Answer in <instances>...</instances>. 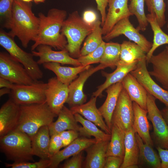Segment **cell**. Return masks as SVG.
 <instances>
[{
  "instance_id": "obj_31",
  "label": "cell",
  "mask_w": 168,
  "mask_h": 168,
  "mask_svg": "<svg viewBox=\"0 0 168 168\" xmlns=\"http://www.w3.org/2000/svg\"><path fill=\"white\" fill-rule=\"evenodd\" d=\"M76 121L80 123L82 126L80 127L79 134L84 137L90 138L93 136L96 139V142L104 141H110L111 134H108L99 129L94 123L84 119L78 113L74 114Z\"/></svg>"
},
{
  "instance_id": "obj_30",
  "label": "cell",
  "mask_w": 168,
  "mask_h": 168,
  "mask_svg": "<svg viewBox=\"0 0 168 168\" xmlns=\"http://www.w3.org/2000/svg\"><path fill=\"white\" fill-rule=\"evenodd\" d=\"M146 16L148 22L150 24L153 33L152 47L146 54L147 62L148 63L155 50L158 47L164 44H168V35L161 29L155 13H149Z\"/></svg>"
},
{
  "instance_id": "obj_39",
  "label": "cell",
  "mask_w": 168,
  "mask_h": 168,
  "mask_svg": "<svg viewBox=\"0 0 168 168\" xmlns=\"http://www.w3.org/2000/svg\"><path fill=\"white\" fill-rule=\"evenodd\" d=\"M14 0H0V19L2 26L9 29L12 14Z\"/></svg>"
},
{
  "instance_id": "obj_28",
  "label": "cell",
  "mask_w": 168,
  "mask_h": 168,
  "mask_svg": "<svg viewBox=\"0 0 168 168\" xmlns=\"http://www.w3.org/2000/svg\"><path fill=\"white\" fill-rule=\"evenodd\" d=\"M50 136L48 126H44L40 128L31 138L33 156H37L41 159H50Z\"/></svg>"
},
{
  "instance_id": "obj_34",
  "label": "cell",
  "mask_w": 168,
  "mask_h": 168,
  "mask_svg": "<svg viewBox=\"0 0 168 168\" xmlns=\"http://www.w3.org/2000/svg\"><path fill=\"white\" fill-rule=\"evenodd\" d=\"M135 137L139 149V159L152 168H161L159 154L153 150L152 147L145 143L136 133Z\"/></svg>"
},
{
  "instance_id": "obj_23",
  "label": "cell",
  "mask_w": 168,
  "mask_h": 168,
  "mask_svg": "<svg viewBox=\"0 0 168 168\" xmlns=\"http://www.w3.org/2000/svg\"><path fill=\"white\" fill-rule=\"evenodd\" d=\"M149 63L152 67V70L149 72L150 75L168 91V55L165 49L157 55H153Z\"/></svg>"
},
{
  "instance_id": "obj_21",
  "label": "cell",
  "mask_w": 168,
  "mask_h": 168,
  "mask_svg": "<svg viewBox=\"0 0 168 168\" xmlns=\"http://www.w3.org/2000/svg\"><path fill=\"white\" fill-rule=\"evenodd\" d=\"M121 82L132 101L147 110L148 92L135 77L129 73Z\"/></svg>"
},
{
  "instance_id": "obj_19",
  "label": "cell",
  "mask_w": 168,
  "mask_h": 168,
  "mask_svg": "<svg viewBox=\"0 0 168 168\" xmlns=\"http://www.w3.org/2000/svg\"><path fill=\"white\" fill-rule=\"evenodd\" d=\"M97 97L93 96L85 104L70 108L73 114L78 113L92 122L106 133L111 134V130L103 120V117L96 106Z\"/></svg>"
},
{
  "instance_id": "obj_12",
  "label": "cell",
  "mask_w": 168,
  "mask_h": 168,
  "mask_svg": "<svg viewBox=\"0 0 168 168\" xmlns=\"http://www.w3.org/2000/svg\"><path fill=\"white\" fill-rule=\"evenodd\" d=\"M68 86L58 80L56 77L48 80L45 91L46 102L52 111L57 115L68 99Z\"/></svg>"
},
{
  "instance_id": "obj_47",
  "label": "cell",
  "mask_w": 168,
  "mask_h": 168,
  "mask_svg": "<svg viewBox=\"0 0 168 168\" xmlns=\"http://www.w3.org/2000/svg\"><path fill=\"white\" fill-rule=\"evenodd\" d=\"M82 18L85 22L90 24H95L98 20L96 13L92 10H87L85 11Z\"/></svg>"
},
{
  "instance_id": "obj_26",
  "label": "cell",
  "mask_w": 168,
  "mask_h": 168,
  "mask_svg": "<svg viewBox=\"0 0 168 168\" xmlns=\"http://www.w3.org/2000/svg\"><path fill=\"white\" fill-rule=\"evenodd\" d=\"M110 141L96 142L85 149L87 155L83 166L84 168H104Z\"/></svg>"
},
{
  "instance_id": "obj_15",
  "label": "cell",
  "mask_w": 168,
  "mask_h": 168,
  "mask_svg": "<svg viewBox=\"0 0 168 168\" xmlns=\"http://www.w3.org/2000/svg\"><path fill=\"white\" fill-rule=\"evenodd\" d=\"M20 113V105L10 98L0 109V137L16 129Z\"/></svg>"
},
{
  "instance_id": "obj_36",
  "label": "cell",
  "mask_w": 168,
  "mask_h": 168,
  "mask_svg": "<svg viewBox=\"0 0 168 168\" xmlns=\"http://www.w3.org/2000/svg\"><path fill=\"white\" fill-rule=\"evenodd\" d=\"M121 44L117 42H110L105 43L102 56L99 63L114 69L120 60Z\"/></svg>"
},
{
  "instance_id": "obj_52",
  "label": "cell",
  "mask_w": 168,
  "mask_h": 168,
  "mask_svg": "<svg viewBox=\"0 0 168 168\" xmlns=\"http://www.w3.org/2000/svg\"><path fill=\"white\" fill-rule=\"evenodd\" d=\"M11 91V89L7 88H1L0 89V96L1 97L6 94H10Z\"/></svg>"
},
{
  "instance_id": "obj_8",
  "label": "cell",
  "mask_w": 168,
  "mask_h": 168,
  "mask_svg": "<svg viewBox=\"0 0 168 168\" xmlns=\"http://www.w3.org/2000/svg\"><path fill=\"white\" fill-rule=\"evenodd\" d=\"M0 77L18 85H30L35 81L20 62L9 54L0 53Z\"/></svg>"
},
{
  "instance_id": "obj_18",
  "label": "cell",
  "mask_w": 168,
  "mask_h": 168,
  "mask_svg": "<svg viewBox=\"0 0 168 168\" xmlns=\"http://www.w3.org/2000/svg\"><path fill=\"white\" fill-rule=\"evenodd\" d=\"M96 142L95 138L78 137L64 149L51 157L49 168H57L63 160L82 152Z\"/></svg>"
},
{
  "instance_id": "obj_37",
  "label": "cell",
  "mask_w": 168,
  "mask_h": 168,
  "mask_svg": "<svg viewBox=\"0 0 168 168\" xmlns=\"http://www.w3.org/2000/svg\"><path fill=\"white\" fill-rule=\"evenodd\" d=\"M144 0H130L128 7L129 12L136 17L138 22L137 29L144 31L148 25L147 16L144 11Z\"/></svg>"
},
{
  "instance_id": "obj_1",
  "label": "cell",
  "mask_w": 168,
  "mask_h": 168,
  "mask_svg": "<svg viewBox=\"0 0 168 168\" xmlns=\"http://www.w3.org/2000/svg\"><path fill=\"white\" fill-rule=\"evenodd\" d=\"M67 15L66 11L55 8L50 9L46 15L41 12L38 14L39 29L31 51L41 44L60 50L66 49L67 41L61 30Z\"/></svg>"
},
{
  "instance_id": "obj_6",
  "label": "cell",
  "mask_w": 168,
  "mask_h": 168,
  "mask_svg": "<svg viewBox=\"0 0 168 168\" xmlns=\"http://www.w3.org/2000/svg\"><path fill=\"white\" fill-rule=\"evenodd\" d=\"M0 45L13 58L23 65L29 75L35 81H39L43 73L32 54L26 52L15 42L14 38L9 33L1 30L0 31Z\"/></svg>"
},
{
  "instance_id": "obj_2",
  "label": "cell",
  "mask_w": 168,
  "mask_h": 168,
  "mask_svg": "<svg viewBox=\"0 0 168 168\" xmlns=\"http://www.w3.org/2000/svg\"><path fill=\"white\" fill-rule=\"evenodd\" d=\"M40 19L33 12L30 2L14 0L12 14L9 34L17 37L22 46L26 48L30 42L34 41L38 34Z\"/></svg>"
},
{
  "instance_id": "obj_45",
  "label": "cell",
  "mask_w": 168,
  "mask_h": 168,
  "mask_svg": "<svg viewBox=\"0 0 168 168\" xmlns=\"http://www.w3.org/2000/svg\"><path fill=\"white\" fill-rule=\"evenodd\" d=\"M124 159L119 156H110L106 157L103 168H119L122 165Z\"/></svg>"
},
{
  "instance_id": "obj_25",
  "label": "cell",
  "mask_w": 168,
  "mask_h": 168,
  "mask_svg": "<svg viewBox=\"0 0 168 168\" xmlns=\"http://www.w3.org/2000/svg\"><path fill=\"white\" fill-rule=\"evenodd\" d=\"M42 65L44 68L54 72L58 80L68 86L77 77L78 74L91 67L90 65L74 67L63 66L60 63L55 62L45 63Z\"/></svg>"
},
{
  "instance_id": "obj_29",
  "label": "cell",
  "mask_w": 168,
  "mask_h": 168,
  "mask_svg": "<svg viewBox=\"0 0 168 168\" xmlns=\"http://www.w3.org/2000/svg\"><path fill=\"white\" fill-rule=\"evenodd\" d=\"M135 133L133 127L125 133L124 155L120 168H128L130 166L138 164L139 152Z\"/></svg>"
},
{
  "instance_id": "obj_53",
  "label": "cell",
  "mask_w": 168,
  "mask_h": 168,
  "mask_svg": "<svg viewBox=\"0 0 168 168\" xmlns=\"http://www.w3.org/2000/svg\"><path fill=\"white\" fill-rule=\"evenodd\" d=\"M34 2L36 3H40L44 2L45 0H33Z\"/></svg>"
},
{
  "instance_id": "obj_7",
  "label": "cell",
  "mask_w": 168,
  "mask_h": 168,
  "mask_svg": "<svg viewBox=\"0 0 168 168\" xmlns=\"http://www.w3.org/2000/svg\"><path fill=\"white\" fill-rule=\"evenodd\" d=\"M47 87V83L40 81L30 85L15 84L10 94V98L19 105L45 103Z\"/></svg>"
},
{
  "instance_id": "obj_16",
  "label": "cell",
  "mask_w": 168,
  "mask_h": 168,
  "mask_svg": "<svg viewBox=\"0 0 168 168\" xmlns=\"http://www.w3.org/2000/svg\"><path fill=\"white\" fill-rule=\"evenodd\" d=\"M128 0H109L108 12L102 26L104 35L112 29L114 25L122 19L133 16L129 12Z\"/></svg>"
},
{
  "instance_id": "obj_33",
  "label": "cell",
  "mask_w": 168,
  "mask_h": 168,
  "mask_svg": "<svg viewBox=\"0 0 168 168\" xmlns=\"http://www.w3.org/2000/svg\"><path fill=\"white\" fill-rule=\"evenodd\" d=\"M146 53L134 42L124 40L121 44L120 61L126 63H131L146 57Z\"/></svg>"
},
{
  "instance_id": "obj_54",
  "label": "cell",
  "mask_w": 168,
  "mask_h": 168,
  "mask_svg": "<svg viewBox=\"0 0 168 168\" xmlns=\"http://www.w3.org/2000/svg\"><path fill=\"white\" fill-rule=\"evenodd\" d=\"M138 165H134L129 166L128 168H138Z\"/></svg>"
},
{
  "instance_id": "obj_5",
  "label": "cell",
  "mask_w": 168,
  "mask_h": 168,
  "mask_svg": "<svg viewBox=\"0 0 168 168\" xmlns=\"http://www.w3.org/2000/svg\"><path fill=\"white\" fill-rule=\"evenodd\" d=\"M0 149L7 160L14 162L34 161L31 138L22 131L15 130L0 137Z\"/></svg>"
},
{
  "instance_id": "obj_22",
  "label": "cell",
  "mask_w": 168,
  "mask_h": 168,
  "mask_svg": "<svg viewBox=\"0 0 168 168\" xmlns=\"http://www.w3.org/2000/svg\"><path fill=\"white\" fill-rule=\"evenodd\" d=\"M123 88L121 82L113 84L107 87L105 89L107 94L106 99L99 109L106 125L110 130L112 114L120 93Z\"/></svg>"
},
{
  "instance_id": "obj_3",
  "label": "cell",
  "mask_w": 168,
  "mask_h": 168,
  "mask_svg": "<svg viewBox=\"0 0 168 168\" xmlns=\"http://www.w3.org/2000/svg\"><path fill=\"white\" fill-rule=\"evenodd\" d=\"M57 116L46 102L20 105L19 118L16 130L26 133L31 138L40 128L48 126Z\"/></svg>"
},
{
  "instance_id": "obj_40",
  "label": "cell",
  "mask_w": 168,
  "mask_h": 168,
  "mask_svg": "<svg viewBox=\"0 0 168 168\" xmlns=\"http://www.w3.org/2000/svg\"><path fill=\"white\" fill-rule=\"evenodd\" d=\"M105 43L104 41L96 50L89 54L79 57L77 59L82 65L87 66L99 63L104 50Z\"/></svg>"
},
{
  "instance_id": "obj_50",
  "label": "cell",
  "mask_w": 168,
  "mask_h": 168,
  "mask_svg": "<svg viewBox=\"0 0 168 168\" xmlns=\"http://www.w3.org/2000/svg\"><path fill=\"white\" fill-rule=\"evenodd\" d=\"M160 101L168 107V91L165 90Z\"/></svg>"
},
{
  "instance_id": "obj_38",
  "label": "cell",
  "mask_w": 168,
  "mask_h": 168,
  "mask_svg": "<svg viewBox=\"0 0 168 168\" xmlns=\"http://www.w3.org/2000/svg\"><path fill=\"white\" fill-rule=\"evenodd\" d=\"M150 13H155L158 22L161 27L166 23L165 12L166 4L164 0H144Z\"/></svg>"
},
{
  "instance_id": "obj_43",
  "label": "cell",
  "mask_w": 168,
  "mask_h": 168,
  "mask_svg": "<svg viewBox=\"0 0 168 168\" xmlns=\"http://www.w3.org/2000/svg\"><path fill=\"white\" fill-rule=\"evenodd\" d=\"M59 134L62 139L63 147H65L78 137L79 135L78 131L73 130L64 131Z\"/></svg>"
},
{
  "instance_id": "obj_42",
  "label": "cell",
  "mask_w": 168,
  "mask_h": 168,
  "mask_svg": "<svg viewBox=\"0 0 168 168\" xmlns=\"http://www.w3.org/2000/svg\"><path fill=\"white\" fill-rule=\"evenodd\" d=\"M51 137L49 146V151L51 157L59 151L63 146L59 133L54 134Z\"/></svg>"
},
{
  "instance_id": "obj_55",
  "label": "cell",
  "mask_w": 168,
  "mask_h": 168,
  "mask_svg": "<svg viewBox=\"0 0 168 168\" xmlns=\"http://www.w3.org/2000/svg\"><path fill=\"white\" fill-rule=\"evenodd\" d=\"M22 1L26 2H27V3H30L31 2H32L33 0H21Z\"/></svg>"
},
{
  "instance_id": "obj_49",
  "label": "cell",
  "mask_w": 168,
  "mask_h": 168,
  "mask_svg": "<svg viewBox=\"0 0 168 168\" xmlns=\"http://www.w3.org/2000/svg\"><path fill=\"white\" fill-rule=\"evenodd\" d=\"M15 84L9 81L0 77V88H7L11 90L13 88Z\"/></svg>"
},
{
  "instance_id": "obj_27",
  "label": "cell",
  "mask_w": 168,
  "mask_h": 168,
  "mask_svg": "<svg viewBox=\"0 0 168 168\" xmlns=\"http://www.w3.org/2000/svg\"><path fill=\"white\" fill-rule=\"evenodd\" d=\"M58 116L57 120L48 126L50 136L67 130L78 132L80 126L77 124L74 114L70 109L64 105Z\"/></svg>"
},
{
  "instance_id": "obj_20",
  "label": "cell",
  "mask_w": 168,
  "mask_h": 168,
  "mask_svg": "<svg viewBox=\"0 0 168 168\" xmlns=\"http://www.w3.org/2000/svg\"><path fill=\"white\" fill-rule=\"evenodd\" d=\"M138 60L130 63L119 61L116 65V69L111 73L105 72H102V75L106 78L105 82L97 87V89L93 94V96L101 97L102 92L112 85L121 82L124 78L131 72L135 69Z\"/></svg>"
},
{
  "instance_id": "obj_17",
  "label": "cell",
  "mask_w": 168,
  "mask_h": 168,
  "mask_svg": "<svg viewBox=\"0 0 168 168\" xmlns=\"http://www.w3.org/2000/svg\"><path fill=\"white\" fill-rule=\"evenodd\" d=\"M146 57L138 60L136 68L130 72L148 93L160 101L165 89L152 79L148 71Z\"/></svg>"
},
{
  "instance_id": "obj_51",
  "label": "cell",
  "mask_w": 168,
  "mask_h": 168,
  "mask_svg": "<svg viewBox=\"0 0 168 168\" xmlns=\"http://www.w3.org/2000/svg\"><path fill=\"white\" fill-rule=\"evenodd\" d=\"M161 111L163 118L168 125V107L164 108Z\"/></svg>"
},
{
  "instance_id": "obj_57",
  "label": "cell",
  "mask_w": 168,
  "mask_h": 168,
  "mask_svg": "<svg viewBox=\"0 0 168 168\" xmlns=\"http://www.w3.org/2000/svg\"><path fill=\"white\" fill-rule=\"evenodd\" d=\"M167 27L168 28V23H167Z\"/></svg>"
},
{
  "instance_id": "obj_46",
  "label": "cell",
  "mask_w": 168,
  "mask_h": 168,
  "mask_svg": "<svg viewBox=\"0 0 168 168\" xmlns=\"http://www.w3.org/2000/svg\"><path fill=\"white\" fill-rule=\"evenodd\" d=\"M109 0H95L97 5V9L99 11L101 17V26L105 21L106 14V8L108 4Z\"/></svg>"
},
{
  "instance_id": "obj_9",
  "label": "cell",
  "mask_w": 168,
  "mask_h": 168,
  "mask_svg": "<svg viewBox=\"0 0 168 168\" xmlns=\"http://www.w3.org/2000/svg\"><path fill=\"white\" fill-rule=\"evenodd\" d=\"M156 99L148 93L147 100L148 118L152 124L154 141L157 147L168 149V125L156 104Z\"/></svg>"
},
{
  "instance_id": "obj_35",
  "label": "cell",
  "mask_w": 168,
  "mask_h": 168,
  "mask_svg": "<svg viewBox=\"0 0 168 168\" xmlns=\"http://www.w3.org/2000/svg\"><path fill=\"white\" fill-rule=\"evenodd\" d=\"M101 22L98 20L93 31L86 37L80 51V56L86 55L97 48L103 41Z\"/></svg>"
},
{
  "instance_id": "obj_11",
  "label": "cell",
  "mask_w": 168,
  "mask_h": 168,
  "mask_svg": "<svg viewBox=\"0 0 168 168\" xmlns=\"http://www.w3.org/2000/svg\"><path fill=\"white\" fill-rule=\"evenodd\" d=\"M133 101L123 88L112 114V126L116 125L125 133L133 127Z\"/></svg>"
},
{
  "instance_id": "obj_4",
  "label": "cell",
  "mask_w": 168,
  "mask_h": 168,
  "mask_svg": "<svg viewBox=\"0 0 168 168\" xmlns=\"http://www.w3.org/2000/svg\"><path fill=\"white\" fill-rule=\"evenodd\" d=\"M95 24L85 22L77 11L70 14L64 21L61 32L66 38L67 44L65 49L71 57L74 58L80 56L81 45L94 30Z\"/></svg>"
},
{
  "instance_id": "obj_32",
  "label": "cell",
  "mask_w": 168,
  "mask_h": 168,
  "mask_svg": "<svg viewBox=\"0 0 168 168\" xmlns=\"http://www.w3.org/2000/svg\"><path fill=\"white\" fill-rule=\"evenodd\" d=\"M111 130V138L108 144L106 156H118L124 159L125 133L115 125L112 126Z\"/></svg>"
},
{
  "instance_id": "obj_10",
  "label": "cell",
  "mask_w": 168,
  "mask_h": 168,
  "mask_svg": "<svg viewBox=\"0 0 168 168\" xmlns=\"http://www.w3.org/2000/svg\"><path fill=\"white\" fill-rule=\"evenodd\" d=\"M129 17L125 18L117 22L112 29L103 37L104 40L109 41L121 35H124L130 41L139 46L146 53L151 49L152 43L149 41L131 23Z\"/></svg>"
},
{
  "instance_id": "obj_14",
  "label": "cell",
  "mask_w": 168,
  "mask_h": 168,
  "mask_svg": "<svg viewBox=\"0 0 168 168\" xmlns=\"http://www.w3.org/2000/svg\"><path fill=\"white\" fill-rule=\"evenodd\" d=\"M52 48L47 45L41 44L36 48V51H32L34 56L39 58L37 61L39 65L49 62H55L74 66L82 65L77 59L70 56L66 49L56 51L53 50Z\"/></svg>"
},
{
  "instance_id": "obj_13",
  "label": "cell",
  "mask_w": 168,
  "mask_h": 168,
  "mask_svg": "<svg viewBox=\"0 0 168 168\" xmlns=\"http://www.w3.org/2000/svg\"><path fill=\"white\" fill-rule=\"evenodd\" d=\"M106 67L101 64L95 67H91L80 73L79 76L68 85V96L66 101L70 108L85 103L87 100L86 96L83 92L84 84L87 79L98 71Z\"/></svg>"
},
{
  "instance_id": "obj_56",
  "label": "cell",
  "mask_w": 168,
  "mask_h": 168,
  "mask_svg": "<svg viewBox=\"0 0 168 168\" xmlns=\"http://www.w3.org/2000/svg\"><path fill=\"white\" fill-rule=\"evenodd\" d=\"M166 53L168 55V46H166L165 48Z\"/></svg>"
},
{
  "instance_id": "obj_41",
  "label": "cell",
  "mask_w": 168,
  "mask_h": 168,
  "mask_svg": "<svg viewBox=\"0 0 168 168\" xmlns=\"http://www.w3.org/2000/svg\"><path fill=\"white\" fill-rule=\"evenodd\" d=\"M49 159H41L38 161L30 162L23 161L14 162L12 164L5 163L6 167L11 168H47L50 166Z\"/></svg>"
},
{
  "instance_id": "obj_48",
  "label": "cell",
  "mask_w": 168,
  "mask_h": 168,
  "mask_svg": "<svg viewBox=\"0 0 168 168\" xmlns=\"http://www.w3.org/2000/svg\"><path fill=\"white\" fill-rule=\"evenodd\" d=\"M156 149L161 160V168H168V149L159 147Z\"/></svg>"
},
{
  "instance_id": "obj_24",
  "label": "cell",
  "mask_w": 168,
  "mask_h": 168,
  "mask_svg": "<svg viewBox=\"0 0 168 168\" xmlns=\"http://www.w3.org/2000/svg\"><path fill=\"white\" fill-rule=\"evenodd\" d=\"M134 112L133 127L135 132L147 144L153 146V142L150 134V126L147 116V110L133 102Z\"/></svg>"
},
{
  "instance_id": "obj_44",
  "label": "cell",
  "mask_w": 168,
  "mask_h": 168,
  "mask_svg": "<svg viewBox=\"0 0 168 168\" xmlns=\"http://www.w3.org/2000/svg\"><path fill=\"white\" fill-rule=\"evenodd\" d=\"M83 160L82 151L73 156L62 166L63 168H81Z\"/></svg>"
}]
</instances>
